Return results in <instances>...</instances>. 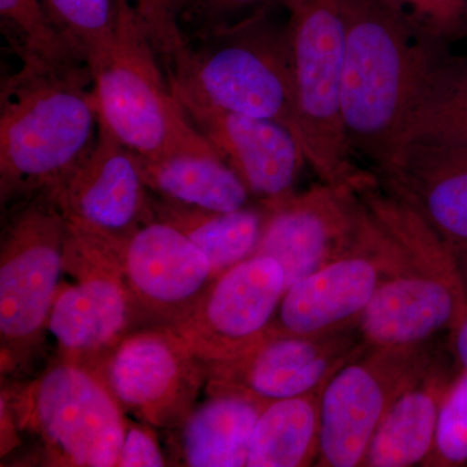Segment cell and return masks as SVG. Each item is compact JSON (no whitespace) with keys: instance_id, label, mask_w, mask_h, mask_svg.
I'll return each instance as SVG.
<instances>
[{"instance_id":"obj_1","label":"cell","mask_w":467,"mask_h":467,"mask_svg":"<svg viewBox=\"0 0 467 467\" xmlns=\"http://www.w3.org/2000/svg\"><path fill=\"white\" fill-rule=\"evenodd\" d=\"M344 2V131L353 158L378 173L400 147L420 86L450 46L417 32L383 0Z\"/></svg>"},{"instance_id":"obj_2","label":"cell","mask_w":467,"mask_h":467,"mask_svg":"<svg viewBox=\"0 0 467 467\" xmlns=\"http://www.w3.org/2000/svg\"><path fill=\"white\" fill-rule=\"evenodd\" d=\"M98 125L90 67L21 64L0 94L2 204L57 186L94 146Z\"/></svg>"},{"instance_id":"obj_3","label":"cell","mask_w":467,"mask_h":467,"mask_svg":"<svg viewBox=\"0 0 467 467\" xmlns=\"http://www.w3.org/2000/svg\"><path fill=\"white\" fill-rule=\"evenodd\" d=\"M368 207L404 257L359 317V339L367 348L431 343L467 313V294L451 247L395 193H377Z\"/></svg>"},{"instance_id":"obj_4","label":"cell","mask_w":467,"mask_h":467,"mask_svg":"<svg viewBox=\"0 0 467 467\" xmlns=\"http://www.w3.org/2000/svg\"><path fill=\"white\" fill-rule=\"evenodd\" d=\"M115 2V33L88 60L101 121L142 159L220 156L175 98L130 2Z\"/></svg>"},{"instance_id":"obj_5","label":"cell","mask_w":467,"mask_h":467,"mask_svg":"<svg viewBox=\"0 0 467 467\" xmlns=\"http://www.w3.org/2000/svg\"><path fill=\"white\" fill-rule=\"evenodd\" d=\"M273 9L202 36L204 46L168 67L178 101L272 119L297 137L285 24L273 20Z\"/></svg>"},{"instance_id":"obj_6","label":"cell","mask_w":467,"mask_h":467,"mask_svg":"<svg viewBox=\"0 0 467 467\" xmlns=\"http://www.w3.org/2000/svg\"><path fill=\"white\" fill-rule=\"evenodd\" d=\"M287 11L296 130L306 164L321 182L355 186L365 174L353 162L342 116L346 57L344 0H276Z\"/></svg>"},{"instance_id":"obj_7","label":"cell","mask_w":467,"mask_h":467,"mask_svg":"<svg viewBox=\"0 0 467 467\" xmlns=\"http://www.w3.org/2000/svg\"><path fill=\"white\" fill-rule=\"evenodd\" d=\"M67 223L48 192L26 199L8 221L0 245L2 368H15L36 352L64 272Z\"/></svg>"},{"instance_id":"obj_8","label":"cell","mask_w":467,"mask_h":467,"mask_svg":"<svg viewBox=\"0 0 467 467\" xmlns=\"http://www.w3.org/2000/svg\"><path fill=\"white\" fill-rule=\"evenodd\" d=\"M432 342L365 348L328 378L321 392L318 466L358 467L393 402L434 364Z\"/></svg>"},{"instance_id":"obj_9","label":"cell","mask_w":467,"mask_h":467,"mask_svg":"<svg viewBox=\"0 0 467 467\" xmlns=\"http://www.w3.org/2000/svg\"><path fill=\"white\" fill-rule=\"evenodd\" d=\"M23 399L21 423L41 436L51 465L117 466L124 410L88 368L58 358Z\"/></svg>"},{"instance_id":"obj_10","label":"cell","mask_w":467,"mask_h":467,"mask_svg":"<svg viewBox=\"0 0 467 467\" xmlns=\"http://www.w3.org/2000/svg\"><path fill=\"white\" fill-rule=\"evenodd\" d=\"M64 272L77 282L58 288L47 330L60 358L88 368L135 328L119 269V242L67 225Z\"/></svg>"},{"instance_id":"obj_11","label":"cell","mask_w":467,"mask_h":467,"mask_svg":"<svg viewBox=\"0 0 467 467\" xmlns=\"http://www.w3.org/2000/svg\"><path fill=\"white\" fill-rule=\"evenodd\" d=\"M88 370L122 410L159 429L182 425L207 380L204 365L161 326L129 331Z\"/></svg>"},{"instance_id":"obj_12","label":"cell","mask_w":467,"mask_h":467,"mask_svg":"<svg viewBox=\"0 0 467 467\" xmlns=\"http://www.w3.org/2000/svg\"><path fill=\"white\" fill-rule=\"evenodd\" d=\"M402 257L399 243L367 208L355 243L285 290L269 330L321 335L356 327L380 285L400 266Z\"/></svg>"},{"instance_id":"obj_13","label":"cell","mask_w":467,"mask_h":467,"mask_svg":"<svg viewBox=\"0 0 467 467\" xmlns=\"http://www.w3.org/2000/svg\"><path fill=\"white\" fill-rule=\"evenodd\" d=\"M287 282L273 257L254 254L214 279L173 330L205 370L239 358L265 337Z\"/></svg>"},{"instance_id":"obj_14","label":"cell","mask_w":467,"mask_h":467,"mask_svg":"<svg viewBox=\"0 0 467 467\" xmlns=\"http://www.w3.org/2000/svg\"><path fill=\"white\" fill-rule=\"evenodd\" d=\"M365 348L358 327L321 335L267 330L239 358L207 368L205 393H234L264 405L306 395Z\"/></svg>"},{"instance_id":"obj_15","label":"cell","mask_w":467,"mask_h":467,"mask_svg":"<svg viewBox=\"0 0 467 467\" xmlns=\"http://www.w3.org/2000/svg\"><path fill=\"white\" fill-rule=\"evenodd\" d=\"M119 269L135 328L177 325L216 279L208 257L159 218L121 239Z\"/></svg>"},{"instance_id":"obj_16","label":"cell","mask_w":467,"mask_h":467,"mask_svg":"<svg viewBox=\"0 0 467 467\" xmlns=\"http://www.w3.org/2000/svg\"><path fill=\"white\" fill-rule=\"evenodd\" d=\"M47 192L67 225L95 235L125 238L156 220L140 156L100 119L94 146Z\"/></svg>"},{"instance_id":"obj_17","label":"cell","mask_w":467,"mask_h":467,"mask_svg":"<svg viewBox=\"0 0 467 467\" xmlns=\"http://www.w3.org/2000/svg\"><path fill=\"white\" fill-rule=\"evenodd\" d=\"M264 208L265 226L254 254L278 261L287 288L348 250L367 214L356 187L321 181L306 192Z\"/></svg>"},{"instance_id":"obj_18","label":"cell","mask_w":467,"mask_h":467,"mask_svg":"<svg viewBox=\"0 0 467 467\" xmlns=\"http://www.w3.org/2000/svg\"><path fill=\"white\" fill-rule=\"evenodd\" d=\"M180 103L193 126L263 207L279 204L296 192L295 186L306 159L294 131L272 119L236 115L192 101Z\"/></svg>"},{"instance_id":"obj_19","label":"cell","mask_w":467,"mask_h":467,"mask_svg":"<svg viewBox=\"0 0 467 467\" xmlns=\"http://www.w3.org/2000/svg\"><path fill=\"white\" fill-rule=\"evenodd\" d=\"M374 174L448 245H467V144H401L391 161Z\"/></svg>"},{"instance_id":"obj_20","label":"cell","mask_w":467,"mask_h":467,"mask_svg":"<svg viewBox=\"0 0 467 467\" xmlns=\"http://www.w3.org/2000/svg\"><path fill=\"white\" fill-rule=\"evenodd\" d=\"M453 377L436 356L425 376L393 402L368 444L362 466H426L434 451L442 399Z\"/></svg>"},{"instance_id":"obj_21","label":"cell","mask_w":467,"mask_h":467,"mask_svg":"<svg viewBox=\"0 0 467 467\" xmlns=\"http://www.w3.org/2000/svg\"><path fill=\"white\" fill-rule=\"evenodd\" d=\"M207 396L178 427L182 465L247 466L252 436L265 405L234 393Z\"/></svg>"},{"instance_id":"obj_22","label":"cell","mask_w":467,"mask_h":467,"mask_svg":"<svg viewBox=\"0 0 467 467\" xmlns=\"http://www.w3.org/2000/svg\"><path fill=\"white\" fill-rule=\"evenodd\" d=\"M140 160L147 186L160 198L213 212L248 207L251 192L220 156Z\"/></svg>"},{"instance_id":"obj_23","label":"cell","mask_w":467,"mask_h":467,"mask_svg":"<svg viewBox=\"0 0 467 467\" xmlns=\"http://www.w3.org/2000/svg\"><path fill=\"white\" fill-rule=\"evenodd\" d=\"M156 218L184 234L208 257L214 278L254 256L265 226V208L213 212L160 198Z\"/></svg>"},{"instance_id":"obj_24","label":"cell","mask_w":467,"mask_h":467,"mask_svg":"<svg viewBox=\"0 0 467 467\" xmlns=\"http://www.w3.org/2000/svg\"><path fill=\"white\" fill-rule=\"evenodd\" d=\"M269 402L252 436L247 467H306L321 445V392Z\"/></svg>"},{"instance_id":"obj_25","label":"cell","mask_w":467,"mask_h":467,"mask_svg":"<svg viewBox=\"0 0 467 467\" xmlns=\"http://www.w3.org/2000/svg\"><path fill=\"white\" fill-rule=\"evenodd\" d=\"M409 142L467 144V55L447 52L431 67L402 131Z\"/></svg>"},{"instance_id":"obj_26","label":"cell","mask_w":467,"mask_h":467,"mask_svg":"<svg viewBox=\"0 0 467 467\" xmlns=\"http://www.w3.org/2000/svg\"><path fill=\"white\" fill-rule=\"evenodd\" d=\"M0 17L23 63L57 69L88 67L52 17L45 0H0Z\"/></svg>"},{"instance_id":"obj_27","label":"cell","mask_w":467,"mask_h":467,"mask_svg":"<svg viewBox=\"0 0 467 467\" xmlns=\"http://www.w3.org/2000/svg\"><path fill=\"white\" fill-rule=\"evenodd\" d=\"M52 17L88 61L112 38L115 0H45Z\"/></svg>"},{"instance_id":"obj_28","label":"cell","mask_w":467,"mask_h":467,"mask_svg":"<svg viewBox=\"0 0 467 467\" xmlns=\"http://www.w3.org/2000/svg\"><path fill=\"white\" fill-rule=\"evenodd\" d=\"M467 465V371L453 377L439 411L434 451L430 467Z\"/></svg>"},{"instance_id":"obj_29","label":"cell","mask_w":467,"mask_h":467,"mask_svg":"<svg viewBox=\"0 0 467 467\" xmlns=\"http://www.w3.org/2000/svg\"><path fill=\"white\" fill-rule=\"evenodd\" d=\"M417 32L450 46L467 38V0H383Z\"/></svg>"},{"instance_id":"obj_30","label":"cell","mask_w":467,"mask_h":467,"mask_svg":"<svg viewBox=\"0 0 467 467\" xmlns=\"http://www.w3.org/2000/svg\"><path fill=\"white\" fill-rule=\"evenodd\" d=\"M144 33L168 67L190 50L180 26L178 0H129Z\"/></svg>"},{"instance_id":"obj_31","label":"cell","mask_w":467,"mask_h":467,"mask_svg":"<svg viewBox=\"0 0 467 467\" xmlns=\"http://www.w3.org/2000/svg\"><path fill=\"white\" fill-rule=\"evenodd\" d=\"M275 7L276 0H201L183 18L196 26L202 38Z\"/></svg>"},{"instance_id":"obj_32","label":"cell","mask_w":467,"mask_h":467,"mask_svg":"<svg viewBox=\"0 0 467 467\" xmlns=\"http://www.w3.org/2000/svg\"><path fill=\"white\" fill-rule=\"evenodd\" d=\"M164 454L155 435L142 426H126L124 444L119 451V467L165 466Z\"/></svg>"},{"instance_id":"obj_33","label":"cell","mask_w":467,"mask_h":467,"mask_svg":"<svg viewBox=\"0 0 467 467\" xmlns=\"http://www.w3.org/2000/svg\"><path fill=\"white\" fill-rule=\"evenodd\" d=\"M451 350L462 370L467 371V313L450 331Z\"/></svg>"},{"instance_id":"obj_34","label":"cell","mask_w":467,"mask_h":467,"mask_svg":"<svg viewBox=\"0 0 467 467\" xmlns=\"http://www.w3.org/2000/svg\"><path fill=\"white\" fill-rule=\"evenodd\" d=\"M451 254H453L454 260H456L457 267L461 279H462L463 287H465L467 294V245H450Z\"/></svg>"},{"instance_id":"obj_35","label":"cell","mask_w":467,"mask_h":467,"mask_svg":"<svg viewBox=\"0 0 467 467\" xmlns=\"http://www.w3.org/2000/svg\"><path fill=\"white\" fill-rule=\"evenodd\" d=\"M199 2H201V0H178L181 20H182V18L186 16V15L189 14V12L192 11Z\"/></svg>"}]
</instances>
